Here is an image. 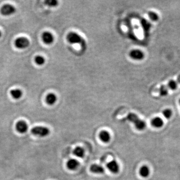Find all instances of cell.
Returning <instances> with one entry per match:
<instances>
[{"mask_svg": "<svg viewBox=\"0 0 180 180\" xmlns=\"http://www.w3.org/2000/svg\"><path fill=\"white\" fill-rule=\"evenodd\" d=\"M50 130L47 127L36 126L31 130V133L35 136L39 137H45L50 134Z\"/></svg>", "mask_w": 180, "mask_h": 180, "instance_id": "6da1fadb", "label": "cell"}, {"mask_svg": "<svg viewBox=\"0 0 180 180\" xmlns=\"http://www.w3.org/2000/svg\"><path fill=\"white\" fill-rule=\"evenodd\" d=\"M67 40L69 43L71 44H79L83 41V38L79 34L76 32H71L68 34Z\"/></svg>", "mask_w": 180, "mask_h": 180, "instance_id": "7a4b0ae2", "label": "cell"}, {"mask_svg": "<svg viewBox=\"0 0 180 180\" xmlns=\"http://www.w3.org/2000/svg\"><path fill=\"white\" fill-rule=\"evenodd\" d=\"M29 45V40L25 37H20L15 40V45L17 48L23 49L27 48Z\"/></svg>", "mask_w": 180, "mask_h": 180, "instance_id": "3957f363", "label": "cell"}, {"mask_svg": "<svg viewBox=\"0 0 180 180\" xmlns=\"http://www.w3.org/2000/svg\"><path fill=\"white\" fill-rule=\"evenodd\" d=\"M129 56L133 60L141 61L144 58L145 54L144 52L139 49H133L129 53Z\"/></svg>", "mask_w": 180, "mask_h": 180, "instance_id": "277c9868", "label": "cell"}, {"mask_svg": "<svg viewBox=\"0 0 180 180\" xmlns=\"http://www.w3.org/2000/svg\"><path fill=\"white\" fill-rule=\"evenodd\" d=\"M16 12V9L13 6L10 4H6L1 9V13L4 16H10Z\"/></svg>", "mask_w": 180, "mask_h": 180, "instance_id": "5b68a950", "label": "cell"}, {"mask_svg": "<svg viewBox=\"0 0 180 180\" xmlns=\"http://www.w3.org/2000/svg\"><path fill=\"white\" fill-rule=\"evenodd\" d=\"M107 168L110 172L113 174H117L120 170V167L118 163L115 160H112L107 164Z\"/></svg>", "mask_w": 180, "mask_h": 180, "instance_id": "8992f818", "label": "cell"}, {"mask_svg": "<svg viewBox=\"0 0 180 180\" xmlns=\"http://www.w3.org/2000/svg\"><path fill=\"white\" fill-rule=\"evenodd\" d=\"M16 129L20 133H25L28 130V126L25 121H20L16 125Z\"/></svg>", "mask_w": 180, "mask_h": 180, "instance_id": "52a82bcc", "label": "cell"}, {"mask_svg": "<svg viewBox=\"0 0 180 180\" xmlns=\"http://www.w3.org/2000/svg\"><path fill=\"white\" fill-rule=\"evenodd\" d=\"M42 40L47 45L52 44L54 41V37L49 32H45L42 35Z\"/></svg>", "mask_w": 180, "mask_h": 180, "instance_id": "ba28073f", "label": "cell"}, {"mask_svg": "<svg viewBox=\"0 0 180 180\" xmlns=\"http://www.w3.org/2000/svg\"><path fill=\"white\" fill-rule=\"evenodd\" d=\"M79 162L74 159H71L68 160L66 164L68 169L72 171H74L77 169L79 166Z\"/></svg>", "mask_w": 180, "mask_h": 180, "instance_id": "9c48e42d", "label": "cell"}, {"mask_svg": "<svg viewBox=\"0 0 180 180\" xmlns=\"http://www.w3.org/2000/svg\"><path fill=\"white\" fill-rule=\"evenodd\" d=\"M90 170L91 172L97 174H103L105 172V170L103 167H102V166L98 164H93L91 165L90 167Z\"/></svg>", "mask_w": 180, "mask_h": 180, "instance_id": "30bf717a", "label": "cell"}, {"mask_svg": "<svg viewBox=\"0 0 180 180\" xmlns=\"http://www.w3.org/2000/svg\"><path fill=\"white\" fill-rule=\"evenodd\" d=\"M99 138L102 142L107 143L110 142L111 140V136L108 132L106 131H102L99 134Z\"/></svg>", "mask_w": 180, "mask_h": 180, "instance_id": "8fae6325", "label": "cell"}, {"mask_svg": "<svg viewBox=\"0 0 180 180\" xmlns=\"http://www.w3.org/2000/svg\"><path fill=\"white\" fill-rule=\"evenodd\" d=\"M133 123L135 125V128L139 131L144 130L146 126V122L143 120H141L139 118L137 119Z\"/></svg>", "mask_w": 180, "mask_h": 180, "instance_id": "7c38bea8", "label": "cell"}, {"mask_svg": "<svg viewBox=\"0 0 180 180\" xmlns=\"http://www.w3.org/2000/svg\"><path fill=\"white\" fill-rule=\"evenodd\" d=\"M141 25L142 26L144 31L147 33L149 32L150 29L152 27L151 24L146 19H142V20H141Z\"/></svg>", "mask_w": 180, "mask_h": 180, "instance_id": "4fadbf2b", "label": "cell"}, {"mask_svg": "<svg viewBox=\"0 0 180 180\" xmlns=\"http://www.w3.org/2000/svg\"><path fill=\"white\" fill-rule=\"evenodd\" d=\"M57 96L53 93L49 94L46 98V101L49 105H54L56 102H57Z\"/></svg>", "mask_w": 180, "mask_h": 180, "instance_id": "5bb4252c", "label": "cell"}, {"mask_svg": "<svg viewBox=\"0 0 180 180\" xmlns=\"http://www.w3.org/2000/svg\"><path fill=\"white\" fill-rule=\"evenodd\" d=\"M151 124L154 127L157 128H160L163 126L164 122L163 120L159 117H156L152 120Z\"/></svg>", "mask_w": 180, "mask_h": 180, "instance_id": "9a60e30c", "label": "cell"}, {"mask_svg": "<svg viewBox=\"0 0 180 180\" xmlns=\"http://www.w3.org/2000/svg\"><path fill=\"white\" fill-rule=\"evenodd\" d=\"M150 169L146 166H143L140 168L139 174L143 178H147L150 175Z\"/></svg>", "mask_w": 180, "mask_h": 180, "instance_id": "2e32d148", "label": "cell"}, {"mask_svg": "<svg viewBox=\"0 0 180 180\" xmlns=\"http://www.w3.org/2000/svg\"><path fill=\"white\" fill-rule=\"evenodd\" d=\"M74 155L78 158H83L85 155V151L82 147H77L74 150Z\"/></svg>", "mask_w": 180, "mask_h": 180, "instance_id": "e0dca14e", "label": "cell"}, {"mask_svg": "<svg viewBox=\"0 0 180 180\" xmlns=\"http://www.w3.org/2000/svg\"><path fill=\"white\" fill-rule=\"evenodd\" d=\"M10 94L12 97L15 99H19L22 97L23 93L21 90L19 89H14L11 91Z\"/></svg>", "mask_w": 180, "mask_h": 180, "instance_id": "ac0fdd59", "label": "cell"}, {"mask_svg": "<svg viewBox=\"0 0 180 180\" xmlns=\"http://www.w3.org/2000/svg\"><path fill=\"white\" fill-rule=\"evenodd\" d=\"M166 86L168 89V90L169 91H174L177 89L178 87V83L176 81L174 80H171L168 83Z\"/></svg>", "mask_w": 180, "mask_h": 180, "instance_id": "d6986e66", "label": "cell"}, {"mask_svg": "<svg viewBox=\"0 0 180 180\" xmlns=\"http://www.w3.org/2000/svg\"><path fill=\"white\" fill-rule=\"evenodd\" d=\"M169 92V91L167 88L166 85H162L159 88L158 92L159 93V94L162 97L166 96L168 94Z\"/></svg>", "mask_w": 180, "mask_h": 180, "instance_id": "ffe728a7", "label": "cell"}, {"mask_svg": "<svg viewBox=\"0 0 180 180\" xmlns=\"http://www.w3.org/2000/svg\"><path fill=\"white\" fill-rule=\"evenodd\" d=\"M148 16L150 20L153 22H157L159 19V15L154 11H149L148 13Z\"/></svg>", "mask_w": 180, "mask_h": 180, "instance_id": "44dd1931", "label": "cell"}, {"mask_svg": "<svg viewBox=\"0 0 180 180\" xmlns=\"http://www.w3.org/2000/svg\"><path fill=\"white\" fill-rule=\"evenodd\" d=\"M45 4L49 7H55L58 5V1L57 0H46Z\"/></svg>", "mask_w": 180, "mask_h": 180, "instance_id": "7402d4cb", "label": "cell"}, {"mask_svg": "<svg viewBox=\"0 0 180 180\" xmlns=\"http://www.w3.org/2000/svg\"><path fill=\"white\" fill-rule=\"evenodd\" d=\"M35 62L38 65H43L45 63V59L44 57L41 56H37L35 57Z\"/></svg>", "mask_w": 180, "mask_h": 180, "instance_id": "603a6c76", "label": "cell"}, {"mask_svg": "<svg viewBox=\"0 0 180 180\" xmlns=\"http://www.w3.org/2000/svg\"><path fill=\"white\" fill-rule=\"evenodd\" d=\"M162 114L163 115L164 117H165V118L169 119L171 117H172V111L170 109H166L163 111L162 112Z\"/></svg>", "mask_w": 180, "mask_h": 180, "instance_id": "cb8c5ba5", "label": "cell"}, {"mask_svg": "<svg viewBox=\"0 0 180 180\" xmlns=\"http://www.w3.org/2000/svg\"><path fill=\"white\" fill-rule=\"evenodd\" d=\"M127 120H128L129 121L132 122L133 123L134 122H135L137 119L139 118V117L135 114L130 113L127 116Z\"/></svg>", "mask_w": 180, "mask_h": 180, "instance_id": "d4e9b609", "label": "cell"}, {"mask_svg": "<svg viewBox=\"0 0 180 180\" xmlns=\"http://www.w3.org/2000/svg\"><path fill=\"white\" fill-rule=\"evenodd\" d=\"M1 32L0 31V37H1Z\"/></svg>", "mask_w": 180, "mask_h": 180, "instance_id": "484cf974", "label": "cell"}, {"mask_svg": "<svg viewBox=\"0 0 180 180\" xmlns=\"http://www.w3.org/2000/svg\"><path fill=\"white\" fill-rule=\"evenodd\" d=\"M179 104H180V99L179 100Z\"/></svg>", "mask_w": 180, "mask_h": 180, "instance_id": "4316f807", "label": "cell"}]
</instances>
